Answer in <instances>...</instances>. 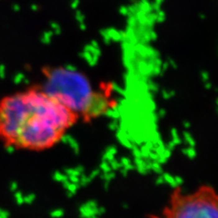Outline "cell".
<instances>
[{"label":"cell","mask_w":218,"mask_h":218,"mask_svg":"<svg viewBox=\"0 0 218 218\" xmlns=\"http://www.w3.org/2000/svg\"><path fill=\"white\" fill-rule=\"evenodd\" d=\"M79 116L41 85L0 98V144L26 152L57 145L79 121Z\"/></svg>","instance_id":"1"},{"label":"cell","mask_w":218,"mask_h":218,"mask_svg":"<svg viewBox=\"0 0 218 218\" xmlns=\"http://www.w3.org/2000/svg\"><path fill=\"white\" fill-rule=\"evenodd\" d=\"M45 82L41 85L73 109L79 117L92 118L107 110L108 100L104 93L94 89L82 74L57 67L44 69Z\"/></svg>","instance_id":"2"},{"label":"cell","mask_w":218,"mask_h":218,"mask_svg":"<svg viewBox=\"0 0 218 218\" xmlns=\"http://www.w3.org/2000/svg\"><path fill=\"white\" fill-rule=\"evenodd\" d=\"M151 218H218V192L207 184L191 191L175 188L160 214Z\"/></svg>","instance_id":"3"},{"label":"cell","mask_w":218,"mask_h":218,"mask_svg":"<svg viewBox=\"0 0 218 218\" xmlns=\"http://www.w3.org/2000/svg\"><path fill=\"white\" fill-rule=\"evenodd\" d=\"M63 216V212L62 211H55L51 214V216L54 218H59Z\"/></svg>","instance_id":"4"}]
</instances>
